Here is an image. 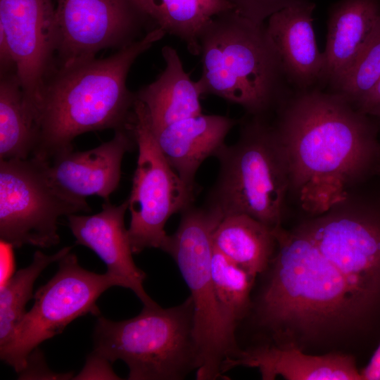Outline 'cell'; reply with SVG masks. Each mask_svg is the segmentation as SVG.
<instances>
[{
  "label": "cell",
  "instance_id": "f1b7e54d",
  "mask_svg": "<svg viewBox=\"0 0 380 380\" xmlns=\"http://www.w3.org/2000/svg\"><path fill=\"white\" fill-rule=\"evenodd\" d=\"M112 362L92 351L83 369L72 379H121L112 369Z\"/></svg>",
  "mask_w": 380,
  "mask_h": 380
},
{
  "label": "cell",
  "instance_id": "d6a6232c",
  "mask_svg": "<svg viewBox=\"0 0 380 380\" xmlns=\"http://www.w3.org/2000/svg\"><path fill=\"white\" fill-rule=\"evenodd\" d=\"M379 175H380V171H379Z\"/></svg>",
  "mask_w": 380,
  "mask_h": 380
},
{
  "label": "cell",
  "instance_id": "277c9868",
  "mask_svg": "<svg viewBox=\"0 0 380 380\" xmlns=\"http://www.w3.org/2000/svg\"><path fill=\"white\" fill-rule=\"evenodd\" d=\"M274 234L276 254L259 307L263 324L274 330L310 329L362 308L342 274L305 235L281 226Z\"/></svg>",
  "mask_w": 380,
  "mask_h": 380
},
{
  "label": "cell",
  "instance_id": "52a82bcc",
  "mask_svg": "<svg viewBox=\"0 0 380 380\" xmlns=\"http://www.w3.org/2000/svg\"><path fill=\"white\" fill-rule=\"evenodd\" d=\"M223 217L218 210L207 205H189L181 212L179 226L169 235L164 251L175 261L191 293L198 353V380L224 378L226 364L241 351L236 330L220 311L211 275L213 234Z\"/></svg>",
  "mask_w": 380,
  "mask_h": 380
},
{
  "label": "cell",
  "instance_id": "ac0fdd59",
  "mask_svg": "<svg viewBox=\"0 0 380 380\" xmlns=\"http://www.w3.org/2000/svg\"><path fill=\"white\" fill-rule=\"evenodd\" d=\"M239 120L220 115H203L177 121L153 133L165 159L189 187L201 165L215 156Z\"/></svg>",
  "mask_w": 380,
  "mask_h": 380
},
{
  "label": "cell",
  "instance_id": "d6986e66",
  "mask_svg": "<svg viewBox=\"0 0 380 380\" xmlns=\"http://www.w3.org/2000/svg\"><path fill=\"white\" fill-rule=\"evenodd\" d=\"M258 369L264 380L280 376L288 380H361V372L349 355L327 354L312 355L298 349L281 346H261L241 350L229 361L225 372L236 366Z\"/></svg>",
  "mask_w": 380,
  "mask_h": 380
},
{
  "label": "cell",
  "instance_id": "836d02e7",
  "mask_svg": "<svg viewBox=\"0 0 380 380\" xmlns=\"http://www.w3.org/2000/svg\"><path fill=\"white\" fill-rule=\"evenodd\" d=\"M379 129H380V125H379Z\"/></svg>",
  "mask_w": 380,
  "mask_h": 380
},
{
  "label": "cell",
  "instance_id": "5b68a950",
  "mask_svg": "<svg viewBox=\"0 0 380 380\" xmlns=\"http://www.w3.org/2000/svg\"><path fill=\"white\" fill-rule=\"evenodd\" d=\"M240 124L237 141L215 155L218 174L205 205L223 216L246 215L274 229L281 226L289 192L286 160L266 117L249 116Z\"/></svg>",
  "mask_w": 380,
  "mask_h": 380
},
{
  "label": "cell",
  "instance_id": "e0dca14e",
  "mask_svg": "<svg viewBox=\"0 0 380 380\" xmlns=\"http://www.w3.org/2000/svg\"><path fill=\"white\" fill-rule=\"evenodd\" d=\"M380 33V0H338L329 10L322 84L334 88Z\"/></svg>",
  "mask_w": 380,
  "mask_h": 380
},
{
  "label": "cell",
  "instance_id": "9a60e30c",
  "mask_svg": "<svg viewBox=\"0 0 380 380\" xmlns=\"http://www.w3.org/2000/svg\"><path fill=\"white\" fill-rule=\"evenodd\" d=\"M136 145L129 128L115 131L108 141L84 151H70L47 162L48 175L65 194L86 200L98 196L108 201L121 179L125 154Z\"/></svg>",
  "mask_w": 380,
  "mask_h": 380
},
{
  "label": "cell",
  "instance_id": "ffe728a7",
  "mask_svg": "<svg viewBox=\"0 0 380 380\" xmlns=\"http://www.w3.org/2000/svg\"><path fill=\"white\" fill-rule=\"evenodd\" d=\"M165 65L155 81L141 88L135 98L144 106L151 128L156 132L177 121L202 114L200 84L185 71L177 50L162 48Z\"/></svg>",
  "mask_w": 380,
  "mask_h": 380
},
{
  "label": "cell",
  "instance_id": "4dcf8cb0",
  "mask_svg": "<svg viewBox=\"0 0 380 380\" xmlns=\"http://www.w3.org/2000/svg\"><path fill=\"white\" fill-rule=\"evenodd\" d=\"M355 107L366 115L380 118V80Z\"/></svg>",
  "mask_w": 380,
  "mask_h": 380
},
{
  "label": "cell",
  "instance_id": "1f68e13d",
  "mask_svg": "<svg viewBox=\"0 0 380 380\" xmlns=\"http://www.w3.org/2000/svg\"><path fill=\"white\" fill-rule=\"evenodd\" d=\"M360 372L362 379L380 380V344L367 366Z\"/></svg>",
  "mask_w": 380,
  "mask_h": 380
},
{
  "label": "cell",
  "instance_id": "30bf717a",
  "mask_svg": "<svg viewBox=\"0 0 380 380\" xmlns=\"http://www.w3.org/2000/svg\"><path fill=\"white\" fill-rule=\"evenodd\" d=\"M138 147L130 195L127 229L133 253L146 248L165 251V225L175 213L193 204L195 189L187 186L165 159L151 128L144 105L135 98L128 125Z\"/></svg>",
  "mask_w": 380,
  "mask_h": 380
},
{
  "label": "cell",
  "instance_id": "603a6c76",
  "mask_svg": "<svg viewBox=\"0 0 380 380\" xmlns=\"http://www.w3.org/2000/svg\"><path fill=\"white\" fill-rule=\"evenodd\" d=\"M36 128L16 72L1 75L0 160L32 157Z\"/></svg>",
  "mask_w": 380,
  "mask_h": 380
},
{
  "label": "cell",
  "instance_id": "6da1fadb",
  "mask_svg": "<svg viewBox=\"0 0 380 380\" xmlns=\"http://www.w3.org/2000/svg\"><path fill=\"white\" fill-rule=\"evenodd\" d=\"M273 124L289 192L312 215L327 211L380 171L379 126L341 95L319 88L289 94Z\"/></svg>",
  "mask_w": 380,
  "mask_h": 380
},
{
  "label": "cell",
  "instance_id": "ba28073f",
  "mask_svg": "<svg viewBox=\"0 0 380 380\" xmlns=\"http://www.w3.org/2000/svg\"><path fill=\"white\" fill-rule=\"evenodd\" d=\"M298 229L342 274L361 307L380 291V203L352 191Z\"/></svg>",
  "mask_w": 380,
  "mask_h": 380
},
{
  "label": "cell",
  "instance_id": "9c48e42d",
  "mask_svg": "<svg viewBox=\"0 0 380 380\" xmlns=\"http://www.w3.org/2000/svg\"><path fill=\"white\" fill-rule=\"evenodd\" d=\"M87 200L61 190L34 157L0 160V239L14 248H50L60 242L62 216L89 212Z\"/></svg>",
  "mask_w": 380,
  "mask_h": 380
},
{
  "label": "cell",
  "instance_id": "8992f818",
  "mask_svg": "<svg viewBox=\"0 0 380 380\" xmlns=\"http://www.w3.org/2000/svg\"><path fill=\"white\" fill-rule=\"evenodd\" d=\"M93 341V351L112 363L121 360L127 364L129 380L183 379L198 366L190 296L169 308L144 305L138 315L126 320L99 315Z\"/></svg>",
  "mask_w": 380,
  "mask_h": 380
},
{
  "label": "cell",
  "instance_id": "7c38bea8",
  "mask_svg": "<svg viewBox=\"0 0 380 380\" xmlns=\"http://www.w3.org/2000/svg\"><path fill=\"white\" fill-rule=\"evenodd\" d=\"M54 18L56 66L94 58L105 49L125 47L140 39L151 23L137 0H56Z\"/></svg>",
  "mask_w": 380,
  "mask_h": 380
},
{
  "label": "cell",
  "instance_id": "8fae6325",
  "mask_svg": "<svg viewBox=\"0 0 380 380\" xmlns=\"http://www.w3.org/2000/svg\"><path fill=\"white\" fill-rule=\"evenodd\" d=\"M58 270L34 295L32 308L23 316L8 341L0 347L1 360L17 373L23 370L30 354L44 341L61 334L77 317L100 315L96 301L112 286H120L110 275L82 267L68 253L58 261Z\"/></svg>",
  "mask_w": 380,
  "mask_h": 380
},
{
  "label": "cell",
  "instance_id": "3957f363",
  "mask_svg": "<svg viewBox=\"0 0 380 380\" xmlns=\"http://www.w3.org/2000/svg\"><path fill=\"white\" fill-rule=\"evenodd\" d=\"M203 95L266 117L288 95V83L265 23L231 10L213 18L199 37Z\"/></svg>",
  "mask_w": 380,
  "mask_h": 380
},
{
  "label": "cell",
  "instance_id": "d4e9b609",
  "mask_svg": "<svg viewBox=\"0 0 380 380\" xmlns=\"http://www.w3.org/2000/svg\"><path fill=\"white\" fill-rule=\"evenodd\" d=\"M211 275L220 311L228 325L236 330L250 305V293L255 277L215 248Z\"/></svg>",
  "mask_w": 380,
  "mask_h": 380
},
{
  "label": "cell",
  "instance_id": "2e32d148",
  "mask_svg": "<svg viewBox=\"0 0 380 380\" xmlns=\"http://www.w3.org/2000/svg\"><path fill=\"white\" fill-rule=\"evenodd\" d=\"M315 7L310 0L296 1L272 14L265 25L285 77L296 90L322 84L324 60L313 27Z\"/></svg>",
  "mask_w": 380,
  "mask_h": 380
},
{
  "label": "cell",
  "instance_id": "4316f807",
  "mask_svg": "<svg viewBox=\"0 0 380 380\" xmlns=\"http://www.w3.org/2000/svg\"><path fill=\"white\" fill-rule=\"evenodd\" d=\"M234 10L258 23H265L272 14L300 0H228Z\"/></svg>",
  "mask_w": 380,
  "mask_h": 380
},
{
  "label": "cell",
  "instance_id": "7402d4cb",
  "mask_svg": "<svg viewBox=\"0 0 380 380\" xmlns=\"http://www.w3.org/2000/svg\"><path fill=\"white\" fill-rule=\"evenodd\" d=\"M154 27L183 42L199 56V37L215 16L234 10L228 0H137Z\"/></svg>",
  "mask_w": 380,
  "mask_h": 380
},
{
  "label": "cell",
  "instance_id": "44dd1931",
  "mask_svg": "<svg viewBox=\"0 0 380 380\" xmlns=\"http://www.w3.org/2000/svg\"><path fill=\"white\" fill-rule=\"evenodd\" d=\"M213 241L215 249L255 277L267 269L277 248L274 229L243 214L224 216Z\"/></svg>",
  "mask_w": 380,
  "mask_h": 380
},
{
  "label": "cell",
  "instance_id": "4fadbf2b",
  "mask_svg": "<svg viewBox=\"0 0 380 380\" xmlns=\"http://www.w3.org/2000/svg\"><path fill=\"white\" fill-rule=\"evenodd\" d=\"M54 13L53 0H0V28L6 36L33 118L56 63Z\"/></svg>",
  "mask_w": 380,
  "mask_h": 380
},
{
  "label": "cell",
  "instance_id": "cb8c5ba5",
  "mask_svg": "<svg viewBox=\"0 0 380 380\" xmlns=\"http://www.w3.org/2000/svg\"><path fill=\"white\" fill-rule=\"evenodd\" d=\"M65 246L56 253L47 255L34 252L32 262L17 271L0 290V347L10 340L13 331L25 314V305L32 297L34 284L42 271L50 264L58 262L70 252Z\"/></svg>",
  "mask_w": 380,
  "mask_h": 380
},
{
  "label": "cell",
  "instance_id": "83f0119b",
  "mask_svg": "<svg viewBox=\"0 0 380 380\" xmlns=\"http://www.w3.org/2000/svg\"><path fill=\"white\" fill-rule=\"evenodd\" d=\"M72 373L58 374L50 370L37 348L28 356L25 367L19 373L20 379H72Z\"/></svg>",
  "mask_w": 380,
  "mask_h": 380
},
{
  "label": "cell",
  "instance_id": "7a4b0ae2",
  "mask_svg": "<svg viewBox=\"0 0 380 380\" xmlns=\"http://www.w3.org/2000/svg\"><path fill=\"white\" fill-rule=\"evenodd\" d=\"M154 28L110 56L54 66L34 113L32 157L49 162L73 151L72 141L89 132L128 128L135 94L126 84L136 59L165 35Z\"/></svg>",
  "mask_w": 380,
  "mask_h": 380
},
{
  "label": "cell",
  "instance_id": "484cf974",
  "mask_svg": "<svg viewBox=\"0 0 380 380\" xmlns=\"http://www.w3.org/2000/svg\"><path fill=\"white\" fill-rule=\"evenodd\" d=\"M379 80L380 33L331 91L341 95L355 106Z\"/></svg>",
  "mask_w": 380,
  "mask_h": 380
},
{
  "label": "cell",
  "instance_id": "f546056e",
  "mask_svg": "<svg viewBox=\"0 0 380 380\" xmlns=\"http://www.w3.org/2000/svg\"><path fill=\"white\" fill-rule=\"evenodd\" d=\"M14 246L0 240V284L2 286L13 275L15 270Z\"/></svg>",
  "mask_w": 380,
  "mask_h": 380
},
{
  "label": "cell",
  "instance_id": "5bb4252c",
  "mask_svg": "<svg viewBox=\"0 0 380 380\" xmlns=\"http://www.w3.org/2000/svg\"><path fill=\"white\" fill-rule=\"evenodd\" d=\"M127 209V199L118 205L106 201L96 214L67 216L68 226L75 243L94 252L106 265V272L118 281L120 286L132 290L144 305H152L156 303L144 287L146 274L133 260L125 226Z\"/></svg>",
  "mask_w": 380,
  "mask_h": 380
}]
</instances>
